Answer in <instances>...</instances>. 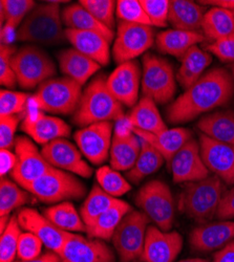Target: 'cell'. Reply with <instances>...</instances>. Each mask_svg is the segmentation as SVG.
<instances>
[{
    "label": "cell",
    "instance_id": "obj_12",
    "mask_svg": "<svg viewBox=\"0 0 234 262\" xmlns=\"http://www.w3.org/2000/svg\"><path fill=\"white\" fill-rule=\"evenodd\" d=\"M15 154L17 156V164L11 177L21 188L46 176L54 169L42 156L37 146L27 137L16 138Z\"/></svg>",
    "mask_w": 234,
    "mask_h": 262
},
{
    "label": "cell",
    "instance_id": "obj_8",
    "mask_svg": "<svg viewBox=\"0 0 234 262\" xmlns=\"http://www.w3.org/2000/svg\"><path fill=\"white\" fill-rule=\"evenodd\" d=\"M136 204L156 227L170 231L175 222V202L172 190L162 181L146 183L136 196Z\"/></svg>",
    "mask_w": 234,
    "mask_h": 262
},
{
    "label": "cell",
    "instance_id": "obj_51",
    "mask_svg": "<svg viewBox=\"0 0 234 262\" xmlns=\"http://www.w3.org/2000/svg\"><path fill=\"white\" fill-rule=\"evenodd\" d=\"M212 262H234V240L217 252Z\"/></svg>",
    "mask_w": 234,
    "mask_h": 262
},
{
    "label": "cell",
    "instance_id": "obj_30",
    "mask_svg": "<svg viewBox=\"0 0 234 262\" xmlns=\"http://www.w3.org/2000/svg\"><path fill=\"white\" fill-rule=\"evenodd\" d=\"M200 32L167 30L158 34L156 42L160 52L182 59L183 56L198 43L204 40Z\"/></svg>",
    "mask_w": 234,
    "mask_h": 262
},
{
    "label": "cell",
    "instance_id": "obj_57",
    "mask_svg": "<svg viewBox=\"0 0 234 262\" xmlns=\"http://www.w3.org/2000/svg\"><path fill=\"white\" fill-rule=\"evenodd\" d=\"M233 77H234V67H233Z\"/></svg>",
    "mask_w": 234,
    "mask_h": 262
},
{
    "label": "cell",
    "instance_id": "obj_44",
    "mask_svg": "<svg viewBox=\"0 0 234 262\" xmlns=\"http://www.w3.org/2000/svg\"><path fill=\"white\" fill-rule=\"evenodd\" d=\"M140 3L151 19L153 27L165 28L168 25L170 2L168 0H140Z\"/></svg>",
    "mask_w": 234,
    "mask_h": 262
},
{
    "label": "cell",
    "instance_id": "obj_56",
    "mask_svg": "<svg viewBox=\"0 0 234 262\" xmlns=\"http://www.w3.org/2000/svg\"><path fill=\"white\" fill-rule=\"evenodd\" d=\"M133 262H144V261H142V260H141V261H133Z\"/></svg>",
    "mask_w": 234,
    "mask_h": 262
},
{
    "label": "cell",
    "instance_id": "obj_5",
    "mask_svg": "<svg viewBox=\"0 0 234 262\" xmlns=\"http://www.w3.org/2000/svg\"><path fill=\"white\" fill-rule=\"evenodd\" d=\"M82 94V86L76 81L68 77L53 78L39 86L33 101L42 112L70 115L76 112Z\"/></svg>",
    "mask_w": 234,
    "mask_h": 262
},
{
    "label": "cell",
    "instance_id": "obj_35",
    "mask_svg": "<svg viewBox=\"0 0 234 262\" xmlns=\"http://www.w3.org/2000/svg\"><path fill=\"white\" fill-rule=\"evenodd\" d=\"M164 162L165 159L160 152L153 145L141 139L140 155L135 166L126 172L127 180L134 184H139L145 178L156 173Z\"/></svg>",
    "mask_w": 234,
    "mask_h": 262
},
{
    "label": "cell",
    "instance_id": "obj_22",
    "mask_svg": "<svg viewBox=\"0 0 234 262\" xmlns=\"http://www.w3.org/2000/svg\"><path fill=\"white\" fill-rule=\"evenodd\" d=\"M234 240V222L208 223L196 228L189 236L191 248L199 252L221 250Z\"/></svg>",
    "mask_w": 234,
    "mask_h": 262
},
{
    "label": "cell",
    "instance_id": "obj_26",
    "mask_svg": "<svg viewBox=\"0 0 234 262\" xmlns=\"http://www.w3.org/2000/svg\"><path fill=\"white\" fill-rule=\"evenodd\" d=\"M134 133L141 139L153 145L160 154L164 157L165 161L169 164L177 152L189 141L193 139V135L186 128L178 127L167 129L159 135L144 133L142 130L132 128Z\"/></svg>",
    "mask_w": 234,
    "mask_h": 262
},
{
    "label": "cell",
    "instance_id": "obj_21",
    "mask_svg": "<svg viewBox=\"0 0 234 262\" xmlns=\"http://www.w3.org/2000/svg\"><path fill=\"white\" fill-rule=\"evenodd\" d=\"M21 130L37 144L47 145L57 139H66L71 135L70 125L63 120L42 113H28Z\"/></svg>",
    "mask_w": 234,
    "mask_h": 262
},
{
    "label": "cell",
    "instance_id": "obj_1",
    "mask_svg": "<svg viewBox=\"0 0 234 262\" xmlns=\"http://www.w3.org/2000/svg\"><path fill=\"white\" fill-rule=\"evenodd\" d=\"M234 96V79L224 69H214L204 74L167 109L170 124L193 121L205 113L224 106Z\"/></svg>",
    "mask_w": 234,
    "mask_h": 262
},
{
    "label": "cell",
    "instance_id": "obj_32",
    "mask_svg": "<svg viewBox=\"0 0 234 262\" xmlns=\"http://www.w3.org/2000/svg\"><path fill=\"white\" fill-rule=\"evenodd\" d=\"M181 60L177 81L183 89L188 90L203 76L205 70L212 62V57L211 54L196 46L191 48Z\"/></svg>",
    "mask_w": 234,
    "mask_h": 262
},
{
    "label": "cell",
    "instance_id": "obj_40",
    "mask_svg": "<svg viewBox=\"0 0 234 262\" xmlns=\"http://www.w3.org/2000/svg\"><path fill=\"white\" fill-rule=\"evenodd\" d=\"M21 235V227L17 215H12L10 223L0 239V262H13L17 256L18 242Z\"/></svg>",
    "mask_w": 234,
    "mask_h": 262
},
{
    "label": "cell",
    "instance_id": "obj_6",
    "mask_svg": "<svg viewBox=\"0 0 234 262\" xmlns=\"http://www.w3.org/2000/svg\"><path fill=\"white\" fill-rule=\"evenodd\" d=\"M23 188L46 204L80 200L87 193V188L76 177L57 168Z\"/></svg>",
    "mask_w": 234,
    "mask_h": 262
},
{
    "label": "cell",
    "instance_id": "obj_54",
    "mask_svg": "<svg viewBox=\"0 0 234 262\" xmlns=\"http://www.w3.org/2000/svg\"><path fill=\"white\" fill-rule=\"evenodd\" d=\"M11 220V216L7 215V216H0V234H3L5 232V230L7 229L9 223Z\"/></svg>",
    "mask_w": 234,
    "mask_h": 262
},
{
    "label": "cell",
    "instance_id": "obj_43",
    "mask_svg": "<svg viewBox=\"0 0 234 262\" xmlns=\"http://www.w3.org/2000/svg\"><path fill=\"white\" fill-rule=\"evenodd\" d=\"M29 97L27 94L2 90L0 93V117L16 116L25 112Z\"/></svg>",
    "mask_w": 234,
    "mask_h": 262
},
{
    "label": "cell",
    "instance_id": "obj_19",
    "mask_svg": "<svg viewBox=\"0 0 234 262\" xmlns=\"http://www.w3.org/2000/svg\"><path fill=\"white\" fill-rule=\"evenodd\" d=\"M202 159L210 172L227 185H234V146L212 140L201 134Z\"/></svg>",
    "mask_w": 234,
    "mask_h": 262
},
{
    "label": "cell",
    "instance_id": "obj_36",
    "mask_svg": "<svg viewBox=\"0 0 234 262\" xmlns=\"http://www.w3.org/2000/svg\"><path fill=\"white\" fill-rule=\"evenodd\" d=\"M58 229L69 233L87 232L80 213L70 202H63L45 210L44 214Z\"/></svg>",
    "mask_w": 234,
    "mask_h": 262
},
{
    "label": "cell",
    "instance_id": "obj_33",
    "mask_svg": "<svg viewBox=\"0 0 234 262\" xmlns=\"http://www.w3.org/2000/svg\"><path fill=\"white\" fill-rule=\"evenodd\" d=\"M132 210V207L129 204L119 200L110 210L100 215L94 224L87 229L89 237L108 240V242L112 240L114 233L123 220V217Z\"/></svg>",
    "mask_w": 234,
    "mask_h": 262
},
{
    "label": "cell",
    "instance_id": "obj_49",
    "mask_svg": "<svg viewBox=\"0 0 234 262\" xmlns=\"http://www.w3.org/2000/svg\"><path fill=\"white\" fill-rule=\"evenodd\" d=\"M217 217L220 221H230L234 218V185L223 194Z\"/></svg>",
    "mask_w": 234,
    "mask_h": 262
},
{
    "label": "cell",
    "instance_id": "obj_37",
    "mask_svg": "<svg viewBox=\"0 0 234 262\" xmlns=\"http://www.w3.org/2000/svg\"><path fill=\"white\" fill-rule=\"evenodd\" d=\"M118 201V199L106 193L100 186H94L80 209V215L87 229L94 224L100 215L110 210Z\"/></svg>",
    "mask_w": 234,
    "mask_h": 262
},
{
    "label": "cell",
    "instance_id": "obj_42",
    "mask_svg": "<svg viewBox=\"0 0 234 262\" xmlns=\"http://www.w3.org/2000/svg\"><path fill=\"white\" fill-rule=\"evenodd\" d=\"M79 4L105 27L111 30L115 28L117 2H114V0H81Z\"/></svg>",
    "mask_w": 234,
    "mask_h": 262
},
{
    "label": "cell",
    "instance_id": "obj_52",
    "mask_svg": "<svg viewBox=\"0 0 234 262\" xmlns=\"http://www.w3.org/2000/svg\"><path fill=\"white\" fill-rule=\"evenodd\" d=\"M200 5H208L234 12V0H202Z\"/></svg>",
    "mask_w": 234,
    "mask_h": 262
},
{
    "label": "cell",
    "instance_id": "obj_7",
    "mask_svg": "<svg viewBox=\"0 0 234 262\" xmlns=\"http://www.w3.org/2000/svg\"><path fill=\"white\" fill-rule=\"evenodd\" d=\"M143 97L153 99L157 104H167L177 93V76L173 65L164 58L153 54L143 57Z\"/></svg>",
    "mask_w": 234,
    "mask_h": 262
},
{
    "label": "cell",
    "instance_id": "obj_41",
    "mask_svg": "<svg viewBox=\"0 0 234 262\" xmlns=\"http://www.w3.org/2000/svg\"><path fill=\"white\" fill-rule=\"evenodd\" d=\"M116 14L123 23L153 27L151 19L138 0H118Z\"/></svg>",
    "mask_w": 234,
    "mask_h": 262
},
{
    "label": "cell",
    "instance_id": "obj_55",
    "mask_svg": "<svg viewBox=\"0 0 234 262\" xmlns=\"http://www.w3.org/2000/svg\"><path fill=\"white\" fill-rule=\"evenodd\" d=\"M178 262H208V261L205 260V259H202V258H191V259L181 260V261H178Z\"/></svg>",
    "mask_w": 234,
    "mask_h": 262
},
{
    "label": "cell",
    "instance_id": "obj_53",
    "mask_svg": "<svg viewBox=\"0 0 234 262\" xmlns=\"http://www.w3.org/2000/svg\"><path fill=\"white\" fill-rule=\"evenodd\" d=\"M16 262H60V258L56 253L49 252V253L41 255L39 258H37L35 260H32V261L19 260V261H16Z\"/></svg>",
    "mask_w": 234,
    "mask_h": 262
},
{
    "label": "cell",
    "instance_id": "obj_25",
    "mask_svg": "<svg viewBox=\"0 0 234 262\" xmlns=\"http://www.w3.org/2000/svg\"><path fill=\"white\" fill-rule=\"evenodd\" d=\"M59 65L62 74L83 86L101 68V65L75 49L59 54Z\"/></svg>",
    "mask_w": 234,
    "mask_h": 262
},
{
    "label": "cell",
    "instance_id": "obj_47",
    "mask_svg": "<svg viewBox=\"0 0 234 262\" xmlns=\"http://www.w3.org/2000/svg\"><path fill=\"white\" fill-rule=\"evenodd\" d=\"M19 124V118L16 116L0 117V147L11 150L15 147V133Z\"/></svg>",
    "mask_w": 234,
    "mask_h": 262
},
{
    "label": "cell",
    "instance_id": "obj_9",
    "mask_svg": "<svg viewBox=\"0 0 234 262\" xmlns=\"http://www.w3.org/2000/svg\"><path fill=\"white\" fill-rule=\"evenodd\" d=\"M12 68L17 82L24 90H32L48 81L56 73L50 56L37 47L21 48L12 58Z\"/></svg>",
    "mask_w": 234,
    "mask_h": 262
},
{
    "label": "cell",
    "instance_id": "obj_45",
    "mask_svg": "<svg viewBox=\"0 0 234 262\" xmlns=\"http://www.w3.org/2000/svg\"><path fill=\"white\" fill-rule=\"evenodd\" d=\"M44 243L30 232L21 233L18 242L17 257L23 261H32L39 258Z\"/></svg>",
    "mask_w": 234,
    "mask_h": 262
},
{
    "label": "cell",
    "instance_id": "obj_16",
    "mask_svg": "<svg viewBox=\"0 0 234 262\" xmlns=\"http://www.w3.org/2000/svg\"><path fill=\"white\" fill-rule=\"evenodd\" d=\"M60 262H115L112 249L100 239L85 238L70 233L58 254Z\"/></svg>",
    "mask_w": 234,
    "mask_h": 262
},
{
    "label": "cell",
    "instance_id": "obj_39",
    "mask_svg": "<svg viewBox=\"0 0 234 262\" xmlns=\"http://www.w3.org/2000/svg\"><path fill=\"white\" fill-rule=\"evenodd\" d=\"M96 178L99 186L113 198H120L132 189L129 180L122 177L120 172L111 166H103L96 172Z\"/></svg>",
    "mask_w": 234,
    "mask_h": 262
},
{
    "label": "cell",
    "instance_id": "obj_4",
    "mask_svg": "<svg viewBox=\"0 0 234 262\" xmlns=\"http://www.w3.org/2000/svg\"><path fill=\"white\" fill-rule=\"evenodd\" d=\"M59 3L50 2L36 7L16 33V40L41 46H56L67 39L62 27Z\"/></svg>",
    "mask_w": 234,
    "mask_h": 262
},
{
    "label": "cell",
    "instance_id": "obj_50",
    "mask_svg": "<svg viewBox=\"0 0 234 262\" xmlns=\"http://www.w3.org/2000/svg\"><path fill=\"white\" fill-rule=\"evenodd\" d=\"M0 173H2V178H5L8 173H12L16 164H17V156L13 154L11 150L2 149L0 151Z\"/></svg>",
    "mask_w": 234,
    "mask_h": 262
},
{
    "label": "cell",
    "instance_id": "obj_14",
    "mask_svg": "<svg viewBox=\"0 0 234 262\" xmlns=\"http://www.w3.org/2000/svg\"><path fill=\"white\" fill-rule=\"evenodd\" d=\"M174 182L187 184L199 182L210 177V171L206 167L198 141L189 140L169 162Z\"/></svg>",
    "mask_w": 234,
    "mask_h": 262
},
{
    "label": "cell",
    "instance_id": "obj_24",
    "mask_svg": "<svg viewBox=\"0 0 234 262\" xmlns=\"http://www.w3.org/2000/svg\"><path fill=\"white\" fill-rule=\"evenodd\" d=\"M141 151V139L134 131L116 133L111 147V167L117 171H130Z\"/></svg>",
    "mask_w": 234,
    "mask_h": 262
},
{
    "label": "cell",
    "instance_id": "obj_18",
    "mask_svg": "<svg viewBox=\"0 0 234 262\" xmlns=\"http://www.w3.org/2000/svg\"><path fill=\"white\" fill-rule=\"evenodd\" d=\"M183 249V237L177 231H163L158 227L147 229L143 255L144 262H175Z\"/></svg>",
    "mask_w": 234,
    "mask_h": 262
},
{
    "label": "cell",
    "instance_id": "obj_29",
    "mask_svg": "<svg viewBox=\"0 0 234 262\" xmlns=\"http://www.w3.org/2000/svg\"><path fill=\"white\" fill-rule=\"evenodd\" d=\"M201 134L208 138L234 146V112L219 111L203 117L198 122Z\"/></svg>",
    "mask_w": 234,
    "mask_h": 262
},
{
    "label": "cell",
    "instance_id": "obj_3",
    "mask_svg": "<svg viewBox=\"0 0 234 262\" xmlns=\"http://www.w3.org/2000/svg\"><path fill=\"white\" fill-rule=\"evenodd\" d=\"M224 193V182L217 176L187 183L180 199V209L191 220L208 224L217 216Z\"/></svg>",
    "mask_w": 234,
    "mask_h": 262
},
{
    "label": "cell",
    "instance_id": "obj_11",
    "mask_svg": "<svg viewBox=\"0 0 234 262\" xmlns=\"http://www.w3.org/2000/svg\"><path fill=\"white\" fill-rule=\"evenodd\" d=\"M155 42L153 27L129 23L119 24L113 48V56L118 64L134 61L150 50Z\"/></svg>",
    "mask_w": 234,
    "mask_h": 262
},
{
    "label": "cell",
    "instance_id": "obj_38",
    "mask_svg": "<svg viewBox=\"0 0 234 262\" xmlns=\"http://www.w3.org/2000/svg\"><path fill=\"white\" fill-rule=\"evenodd\" d=\"M30 202V194L7 178L0 183V216L10 215L11 212Z\"/></svg>",
    "mask_w": 234,
    "mask_h": 262
},
{
    "label": "cell",
    "instance_id": "obj_13",
    "mask_svg": "<svg viewBox=\"0 0 234 262\" xmlns=\"http://www.w3.org/2000/svg\"><path fill=\"white\" fill-rule=\"evenodd\" d=\"M81 154L94 165L103 164L111 154L113 123L92 124L78 130L74 136Z\"/></svg>",
    "mask_w": 234,
    "mask_h": 262
},
{
    "label": "cell",
    "instance_id": "obj_20",
    "mask_svg": "<svg viewBox=\"0 0 234 262\" xmlns=\"http://www.w3.org/2000/svg\"><path fill=\"white\" fill-rule=\"evenodd\" d=\"M141 75L140 65L134 60L119 64L106 80L109 90L122 105L135 107L139 102Z\"/></svg>",
    "mask_w": 234,
    "mask_h": 262
},
{
    "label": "cell",
    "instance_id": "obj_46",
    "mask_svg": "<svg viewBox=\"0 0 234 262\" xmlns=\"http://www.w3.org/2000/svg\"><path fill=\"white\" fill-rule=\"evenodd\" d=\"M16 52V48L12 45L0 47V83L3 86L14 87L18 83L12 68V58Z\"/></svg>",
    "mask_w": 234,
    "mask_h": 262
},
{
    "label": "cell",
    "instance_id": "obj_15",
    "mask_svg": "<svg viewBox=\"0 0 234 262\" xmlns=\"http://www.w3.org/2000/svg\"><path fill=\"white\" fill-rule=\"evenodd\" d=\"M41 154L54 168L89 179L93 169L82 158L81 151L67 139H57L41 149Z\"/></svg>",
    "mask_w": 234,
    "mask_h": 262
},
{
    "label": "cell",
    "instance_id": "obj_10",
    "mask_svg": "<svg viewBox=\"0 0 234 262\" xmlns=\"http://www.w3.org/2000/svg\"><path fill=\"white\" fill-rule=\"evenodd\" d=\"M148 223L150 218L142 211L132 210L123 217L112 238L122 262H133L141 259Z\"/></svg>",
    "mask_w": 234,
    "mask_h": 262
},
{
    "label": "cell",
    "instance_id": "obj_31",
    "mask_svg": "<svg viewBox=\"0 0 234 262\" xmlns=\"http://www.w3.org/2000/svg\"><path fill=\"white\" fill-rule=\"evenodd\" d=\"M62 21L70 30L94 32L102 35L109 42L114 39L115 33L113 30L105 27L97 20L87 9H84L80 4L71 5L62 12Z\"/></svg>",
    "mask_w": 234,
    "mask_h": 262
},
{
    "label": "cell",
    "instance_id": "obj_23",
    "mask_svg": "<svg viewBox=\"0 0 234 262\" xmlns=\"http://www.w3.org/2000/svg\"><path fill=\"white\" fill-rule=\"evenodd\" d=\"M66 37L75 50L90 57L102 67L110 63V42L102 35L94 32L66 30Z\"/></svg>",
    "mask_w": 234,
    "mask_h": 262
},
{
    "label": "cell",
    "instance_id": "obj_48",
    "mask_svg": "<svg viewBox=\"0 0 234 262\" xmlns=\"http://www.w3.org/2000/svg\"><path fill=\"white\" fill-rule=\"evenodd\" d=\"M206 50L223 62H234V33L217 42L210 43L206 47Z\"/></svg>",
    "mask_w": 234,
    "mask_h": 262
},
{
    "label": "cell",
    "instance_id": "obj_2",
    "mask_svg": "<svg viewBox=\"0 0 234 262\" xmlns=\"http://www.w3.org/2000/svg\"><path fill=\"white\" fill-rule=\"evenodd\" d=\"M108 78L96 77L82 94L74 113L73 121L80 127L112 122L123 118V105L113 96L108 87Z\"/></svg>",
    "mask_w": 234,
    "mask_h": 262
},
{
    "label": "cell",
    "instance_id": "obj_17",
    "mask_svg": "<svg viewBox=\"0 0 234 262\" xmlns=\"http://www.w3.org/2000/svg\"><path fill=\"white\" fill-rule=\"evenodd\" d=\"M17 220L21 229L37 236L51 252L58 255L65 247L70 233L58 229L37 210L21 209L17 214Z\"/></svg>",
    "mask_w": 234,
    "mask_h": 262
},
{
    "label": "cell",
    "instance_id": "obj_34",
    "mask_svg": "<svg viewBox=\"0 0 234 262\" xmlns=\"http://www.w3.org/2000/svg\"><path fill=\"white\" fill-rule=\"evenodd\" d=\"M202 31L210 43L217 42L234 33V12L215 7L204 16Z\"/></svg>",
    "mask_w": 234,
    "mask_h": 262
},
{
    "label": "cell",
    "instance_id": "obj_28",
    "mask_svg": "<svg viewBox=\"0 0 234 262\" xmlns=\"http://www.w3.org/2000/svg\"><path fill=\"white\" fill-rule=\"evenodd\" d=\"M132 128L144 133L159 135L167 130V126L157 107V103L147 97H142L129 116Z\"/></svg>",
    "mask_w": 234,
    "mask_h": 262
},
{
    "label": "cell",
    "instance_id": "obj_27",
    "mask_svg": "<svg viewBox=\"0 0 234 262\" xmlns=\"http://www.w3.org/2000/svg\"><path fill=\"white\" fill-rule=\"evenodd\" d=\"M206 10L194 2L188 0H173L170 2L168 24L175 30L199 32L202 30L203 19Z\"/></svg>",
    "mask_w": 234,
    "mask_h": 262
}]
</instances>
